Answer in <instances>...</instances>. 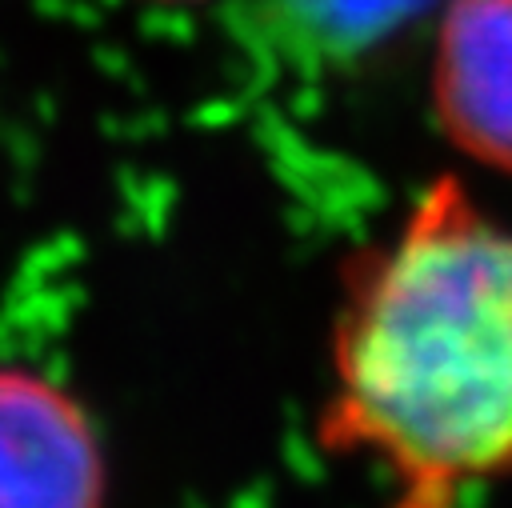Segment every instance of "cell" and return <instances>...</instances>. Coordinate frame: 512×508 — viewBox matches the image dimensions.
<instances>
[{"label":"cell","instance_id":"cell-1","mask_svg":"<svg viewBox=\"0 0 512 508\" xmlns=\"http://www.w3.org/2000/svg\"><path fill=\"white\" fill-rule=\"evenodd\" d=\"M316 448L416 508L512 480V224L460 172L344 260Z\"/></svg>","mask_w":512,"mask_h":508},{"label":"cell","instance_id":"cell-2","mask_svg":"<svg viewBox=\"0 0 512 508\" xmlns=\"http://www.w3.org/2000/svg\"><path fill=\"white\" fill-rule=\"evenodd\" d=\"M112 464L84 400L40 368L0 360V508H96Z\"/></svg>","mask_w":512,"mask_h":508},{"label":"cell","instance_id":"cell-3","mask_svg":"<svg viewBox=\"0 0 512 508\" xmlns=\"http://www.w3.org/2000/svg\"><path fill=\"white\" fill-rule=\"evenodd\" d=\"M428 104L456 156L512 176V0H444L428 56Z\"/></svg>","mask_w":512,"mask_h":508},{"label":"cell","instance_id":"cell-4","mask_svg":"<svg viewBox=\"0 0 512 508\" xmlns=\"http://www.w3.org/2000/svg\"><path fill=\"white\" fill-rule=\"evenodd\" d=\"M420 0H304L308 12H316L328 28L360 40V36H376L388 24H396L400 16H408Z\"/></svg>","mask_w":512,"mask_h":508},{"label":"cell","instance_id":"cell-5","mask_svg":"<svg viewBox=\"0 0 512 508\" xmlns=\"http://www.w3.org/2000/svg\"><path fill=\"white\" fill-rule=\"evenodd\" d=\"M136 4H152V8H200L212 0H136Z\"/></svg>","mask_w":512,"mask_h":508}]
</instances>
